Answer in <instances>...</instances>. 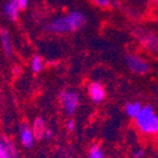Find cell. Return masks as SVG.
<instances>
[{"mask_svg": "<svg viewBox=\"0 0 158 158\" xmlns=\"http://www.w3.org/2000/svg\"><path fill=\"white\" fill-rule=\"evenodd\" d=\"M20 11L21 10L18 6V0H7L2 6V15L11 22L18 21Z\"/></svg>", "mask_w": 158, "mask_h": 158, "instance_id": "9", "label": "cell"}, {"mask_svg": "<svg viewBox=\"0 0 158 158\" xmlns=\"http://www.w3.org/2000/svg\"><path fill=\"white\" fill-rule=\"evenodd\" d=\"M65 127H66V129H68V131H69L70 133L73 132L74 129H75V122H74V119L69 118L68 121H66Z\"/></svg>", "mask_w": 158, "mask_h": 158, "instance_id": "17", "label": "cell"}, {"mask_svg": "<svg viewBox=\"0 0 158 158\" xmlns=\"http://www.w3.org/2000/svg\"><path fill=\"white\" fill-rule=\"evenodd\" d=\"M18 6L20 10H24V9L28 8V6H29V0H18Z\"/></svg>", "mask_w": 158, "mask_h": 158, "instance_id": "18", "label": "cell"}, {"mask_svg": "<svg viewBox=\"0 0 158 158\" xmlns=\"http://www.w3.org/2000/svg\"><path fill=\"white\" fill-rule=\"evenodd\" d=\"M143 107V104L138 101H133V102H128L125 105V113L128 116L129 118L134 119L136 115L140 112Z\"/></svg>", "mask_w": 158, "mask_h": 158, "instance_id": "12", "label": "cell"}, {"mask_svg": "<svg viewBox=\"0 0 158 158\" xmlns=\"http://www.w3.org/2000/svg\"><path fill=\"white\" fill-rule=\"evenodd\" d=\"M30 68H31V71L33 73H41L44 69V60L42 59V56H38V54L32 56L31 61H30Z\"/></svg>", "mask_w": 158, "mask_h": 158, "instance_id": "13", "label": "cell"}, {"mask_svg": "<svg viewBox=\"0 0 158 158\" xmlns=\"http://www.w3.org/2000/svg\"><path fill=\"white\" fill-rule=\"evenodd\" d=\"M125 64L129 71L136 75H144L149 71V64L147 60L139 54L128 53L125 56Z\"/></svg>", "mask_w": 158, "mask_h": 158, "instance_id": "5", "label": "cell"}, {"mask_svg": "<svg viewBox=\"0 0 158 158\" xmlns=\"http://www.w3.org/2000/svg\"><path fill=\"white\" fill-rule=\"evenodd\" d=\"M0 158H20L15 143L6 136H0Z\"/></svg>", "mask_w": 158, "mask_h": 158, "instance_id": "6", "label": "cell"}, {"mask_svg": "<svg viewBox=\"0 0 158 158\" xmlns=\"http://www.w3.org/2000/svg\"><path fill=\"white\" fill-rule=\"evenodd\" d=\"M31 129L32 132H33L35 140H41L44 137V133L47 131L44 119L42 117H35L33 119V122H32Z\"/></svg>", "mask_w": 158, "mask_h": 158, "instance_id": "11", "label": "cell"}, {"mask_svg": "<svg viewBox=\"0 0 158 158\" xmlns=\"http://www.w3.org/2000/svg\"><path fill=\"white\" fill-rule=\"evenodd\" d=\"M19 139H20V144L27 149H30L34 146L35 138H34L31 126L28 123H22L19 126Z\"/></svg>", "mask_w": 158, "mask_h": 158, "instance_id": "7", "label": "cell"}, {"mask_svg": "<svg viewBox=\"0 0 158 158\" xmlns=\"http://www.w3.org/2000/svg\"><path fill=\"white\" fill-rule=\"evenodd\" d=\"M87 23V17L80 10H72L63 16L53 18L44 26V31L51 34H68L83 29Z\"/></svg>", "mask_w": 158, "mask_h": 158, "instance_id": "1", "label": "cell"}, {"mask_svg": "<svg viewBox=\"0 0 158 158\" xmlns=\"http://www.w3.org/2000/svg\"><path fill=\"white\" fill-rule=\"evenodd\" d=\"M52 137H53L52 131H51V129H49V128H47V131H45V133H44V137H43V138H45L47 140H50Z\"/></svg>", "mask_w": 158, "mask_h": 158, "instance_id": "19", "label": "cell"}, {"mask_svg": "<svg viewBox=\"0 0 158 158\" xmlns=\"http://www.w3.org/2000/svg\"><path fill=\"white\" fill-rule=\"evenodd\" d=\"M87 94L90 96L91 101L93 103H102L105 100L106 96V91L104 85L98 81H93L91 82L89 86H87Z\"/></svg>", "mask_w": 158, "mask_h": 158, "instance_id": "8", "label": "cell"}, {"mask_svg": "<svg viewBox=\"0 0 158 158\" xmlns=\"http://www.w3.org/2000/svg\"><path fill=\"white\" fill-rule=\"evenodd\" d=\"M12 73H13V75H16V77H18L19 74L21 73V68L19 65H15L12 68Z\"/></svg>", "mask_w": 158, "mask_h": 158, "instance_id": "20", "label": "cell"}, {"mask_svg": "<svg viewBox=\"0 0 158 158\" xmlns=\"http://www.w3.org/2000/svg\"><path fill=\"white\" fill-rule=\"evenodd\" d=\"M137 131L145 136L158 135V114L152 105H143L140 112L134 118Z\"/></svg>", "mask_w": 158, "mask_h": 158, "instance_id": "2", "label": "cell"}, {"mask_svg": "<svg viewBox=\"0 0 158 158\" xmlns=\"http://www.w3.org/2000/svg\"><path fill=\"white\" fill-rule=\"evenodd\" d=\"M87 158H106V155L102 146L98 144H93L89 148Z\"/></svg>", "mask_w": 158, "mask_h": 158, "instance_id": "14", "label": "cell"}, {"mask_svg": "<svg viewBox=\"0 0 158 158\" xmlns=\"http://www.w3.org/2000/svg\"><path fill=\"white\" fill-rule=\"evenodd\" d=\"M154 2H155V3H157V5H158V0H154Z\"/></svg>", "mask_w": 158, "mask_h": 158, "instance_id": "22", "label": "cell"}, {"mask_svg": "<svg viewBox=\"0 0 158 158\" xmlns=\"http://www.w3.org/2000/svg\"><path fill=\"white\" fill-rule=\"evenodd\" d=\"M146 156V150L142 147H137L134 148L132 153V157L133 158H145Z\"/></svg>", "mask_w": 158, "mask_h": 158, "instance_id": "16", "label": "cell"}, {"mask_svg": "<svg viewBox=\"0 0 158 158\" xmlns=\"http://www.w3.org/2000/svg\"><path fill=\"white\" fill-rule=\"evenodd\" d=\"M91 2L102 9H107L111 7V0H91Z\"/></svg>", "mask_w": 158, "mask_h": 158, "instance_id": "15", "label": "cell"}, {"mask_svg": "<svg viewBox=\"0 0 158 158\" xmlns=\"http://www.w3.org/2000/svg\"><path fill=\"white\" fill-rule=\"evenodd\" d=\"M0 44L6 56L11 58L13 54V45L10 32L6 28H0Z\"/></svg>", "mask_w": 158, "mask_h": 158, "instance_id": "10", "label": "cell"}, {"mask_svg": "<svg viewBox=\"0 0 158 158\" xmlns=\"http://www.w3.org/2000/svg\"><path fill=\"white\" fill-rule=\"evenodd\" d=\"M1 98H2V94H1V90H0V103H1Z\"/></svg>", "mask_w": 158, "mask_h": 158, "instance_id": "21", "label": "cell"}, {"mask_svg": "<svg viewBox=\"0 0 158 158\" xmlns=\"http://www.w3.org/2000/svg\"><path fill=\"white\" fill-rule=\"evenodd\" d=\"M59 102L68 115H73L80 106V95L75 91L62 90L59 93Z\"/></svg>", "mask_w": 158, "mask_h": 158, "instance_id": "4", "label": "cell"}, {"mask_svg": "<svg viewBox=\"0 0 158 158\" xmlns=\"http://www.w3.org/2000/svg\"><path fill=\"white\" fill-rule=\"evenodd\" d=\"M134 35L142 48H144L148 52H158V35L153 31L137 28L134 30Z\"/></svg>", "mask_w": 158, "mask_h": 158, "instance_id": "3", "label": "cell"}]
</instances>
